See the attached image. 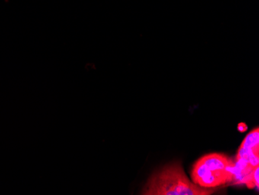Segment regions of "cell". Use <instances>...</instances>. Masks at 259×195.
Listing matches in <instances>:
<instances>
[{
    "instance_id": "obj_1",
    "label": "cell",
    "mask_w": 259,
    "mask_h": 195,
    "mask_svg": "<svg viewBox=\"0 0 259 195\" xmlns=\"http://www.w3.org/2000/svg\"><path fill=\"white\" fill-rule=\"evenodd\" d=\"M216 188L199 187L186 176L181 163L165 164L151 174L141 191L143 195H210Z\"/></svg>"
},
{
    "instance_id": "obj_2",
    "label": "cell",
    "mask_w": 259,
    "mask_h": 195,
    "mask_svg": "<svg viewBox=\"0 0 259 195\" xmlns=\"http://www.w3.org/2000/svg\"><path fill=\"white\" fill-rule=\"evenodd\" d=\"M234 161L221 152L206 154L193 164L192 180L199 187L216 188L233 180Z\"/></svg>"
},
{
    "instance_id": "obj_3",
    "label": "cell",
    "mask_w": 259,
    "mask_h": 195,
    "mask_svg": "<svg viewBox=\"0 0 259 195\" xmlns=\"http://www.w3.org/2000/svg\"><path fill=\"white\" fill-rule=\"evenodd\" d=\"M241 148L250 149L256 153H259V129L258 127L253 129L247 135L241 144Z\"/></svg>"
}]
</instances>
